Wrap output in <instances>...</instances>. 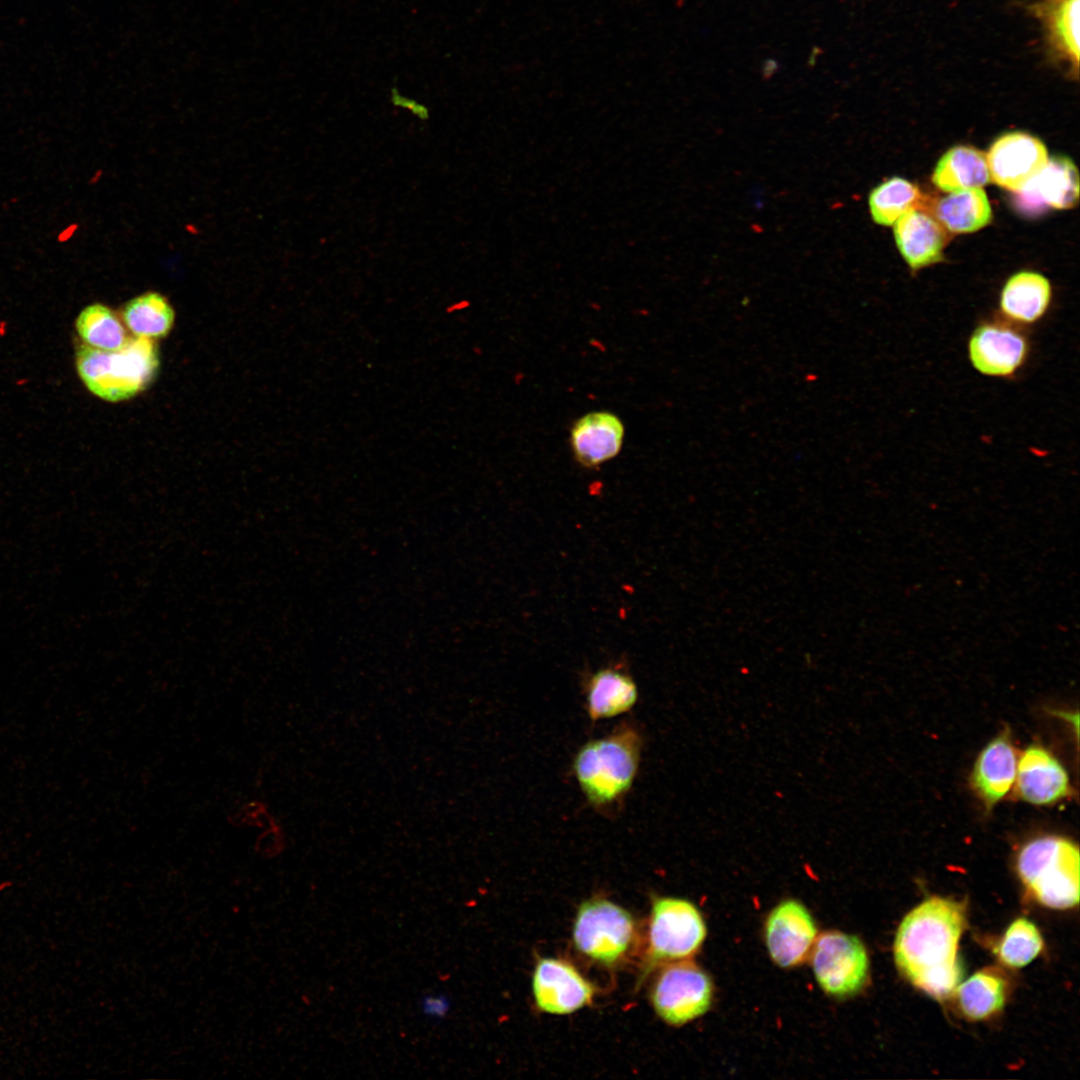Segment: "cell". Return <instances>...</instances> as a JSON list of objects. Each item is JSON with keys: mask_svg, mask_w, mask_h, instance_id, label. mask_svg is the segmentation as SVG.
<instances>
[{"mask_svg": "<svg viewBox=\"0 0 1080 1080\" xmlns=\"http://www.w3.org/2000/svg\"><path fill=\"white\" fill-rule=\"evenodd\" d=\"M1043 938L1037 926L1021 917L1015 919L1005 930L995 953L998 959L1011 968H1021L1032 962L1042 951Z\"/></svg>", "mask_w": 1080, "mask_h": 1080, "instance_id": "27", "label": "cell"}, {"mask_svg": "<svg viewBox=\"0 0 1080 1080\" xmlns=\"http://www.w3.org/2000/svg\"><path fill=\"white\" fill-rule=\"evenodd\" d=\"M650 998L664 1022L679 1026L707 1012L713 998V983L696 963L688 959L674 961L660 971Z\"/></svg>", "mask_w": 1080, "mask_h": 1080, "instance_id": "8", "label": "cell"}, {"mask_svg": "<svg viewBox=\"0 0 1080 1080\" xmlns=\"http://www.w3.org/2000/svg\"><path fill=\"white\" fill-rule=\"evenodd\" d=\"M780 68H781V63L777 59H775L773 57L766 58L763 61L762 67H761L763 78L764 79L771 78L776 72L779 71Z\"/></svg>", "mask_w": 1080, "mask_h": 1080, "instance_id": "31", "label": "cell"}, {"mask_svg": "<svg viewBox=\"0 0 1080 1080\" xmlns=\"http://www.w3.org/2000/svg\"><path fill=\"white\" fill-rule=\"evenodd\" d=\"M822 53H823V49L821 47L814 46L812 48V50H811V53H810L809 57H808L807 65L809 67H814L816 65V63H817V59L819 58L820 55H822Z\"/></svg>", "mask_w": 1080, "mask_h": 1080, "instance_id": "32", "label": "cell"}, {"mask_svg": "<svg viewBox=\"0 0 1080 1080\" xmlns=\"http://www.w3.org/2000/svg\"><path fill=\"white\" fill-rule=\"evenodd\" d=\"M1018 193L1021 207L1029 211L1071 208L1079 197L1077 168L1064 156L1048 159L1040 173Z\"/></svg>", "mask_w": 1080, "mask_h": 1080, "instance_id": "18", "label": "cell"}, {"mask_svg": "<svg viewBox=\"0 0 1080 1080\" xmlns=\"http://www.w3.org/2000/svg\"><path fill=\"white\" fill-rule=\"evenodd\" d=\"M968 358L980 374L993 378H1014L1026 365L1031 341L1024 328L1001 317L980 321L967 343Z\"/></svg>", "mask_w": 1080, "mask_h": 1080, "instance_id": "9", "label": "cell"}, {"mask_svg": "<svg viewBox=\"0 0 1080 1080\" xmlns=\"http://www.w3.org/2000/svg\"><path fill=\"white\" fill-rule=\"evenodd\" d=\"M989 175L997 185L1021 191L1047 164L1044 144L1023 132H1010L999 137L986 156Z\"/></svg>", "mask_w": 1080, "mask_h": 1080, "instance_id": "11", "label": "cell"}, {"mask_svg": "<svg viewBox=\"0 0 1080 1080\" xmlns=\"http://www.w3.org/2000/svg\"><path fill=\"white\" fill-rule=\"evenodd\" d=\"M624 438L625 426L617 414L594 410L574 421L569 432V445L579 465L594 469L618 456Z\"/></svg>", "mask_w": 1080, "mask_h": 1080, "instance_id": "13", "label": "cell"}, {"mask_svg": "<svg viewBox=\"0 0 1080 1080\" xmlns=\"http://www.w3.org/2000/svg\"><path fill=\"white\" fill-rule=\"evenodd\" d=\"M810 956L816 981L830 996H852L867 982V950L854 935L837 930L826 931L816 938Z\"/></svg>", "mask_w": 1080, "mask_h": 1080, "instance_id": "7", "label": "cell"}, {"mask_svg": "<svg viewBox=\"0 0 1080 1080\" xmlns=\"http://www.w3.org/2000/svg\"><path fill=\"white\" fill-rule=\"evenodd\" d=\"M1052 300L1049 280L1043 275L1022 271L1004 284L999 298L1000 317L1022 328L1039 323Z\"/></svg>", "mask_w": 1080, "mask_h": 1080, "instance_id": "17", "label": "cell"}, {"mask_svg": "<svg viewBox=\"0 0 1080 1080\" xmlns=\"http://www.w3.org/2000/svg\"><path fill=\"white\" fill-rule=\"evenodd\" d=\"M391 102L395 106L408 109L420 120H427L429 118V111L426 106L401 95L396 87L391 89Z\"/></svg>", "mask_w": 1080, "mask_h": 1080, "instance_id": "30", "label": "cell"}, {"mask_svg": "<svg viewBox=\"0 0 1080 1080\" xmlns=\"http://www.w3.org/2000/svg\"><path fill=\"white\" fill-rule=\"evenodd\" d=\"M642 746L639 729L622 723L578 749L572 762L573 773L593 808L611 810L625 799L638 774Z\"/></svg>", "mask_w": 1080, "mask_h": 1080, "instance_id": "2", "label": "cell"}, {"mask_svg": "<svg viewBox=\"0 0 1080 1080\" xmlns=\"http://www.w3.org/2000/svg\"><path fill=\"white\" fill-rule=\"evenodd\" d=\"M635 922L621 906L606 899H590L578 908L572 938L576 949L604 965L622 960L632 947Z\"/></svg>", "mask_w": 1080, "mask_h": 1080, "instance_id": "6", "label": "cell"}, {"mask_svg": "<svg viewBox=\"0 0 1080 1080\" xmlns=\"http://www.w3.org/2000/svg\"><path fill=\"white\" fill-rule=\"evenodd\" d=\"M1007 987V981L999 971L987 968L961 981L954 993L962 1014L976 1021L986 1019L1003 1008Z\"/></svg>", "mask_w": 1080, "mask_h": 1080, "instance_id": "22", "label": "cell"}, {"mask_svg": "<svg viewBox=\"0 0 1080 1080\" xmlns=\"http://www.w3.org/2000/svg\"><path fill=\"white\" fill-rule=\"evenodd\" d=\"M1080 0H1039L1032 12L1044 25L1049 46L1077 75L1079 67Z\"/></svg>", "mask_w": 1080, "mask_h": 1080, "instance_id": "20", "label": "cell"}, {"mask_svg": "<svg viewBox=\"0 0 1080 1080\" xmlns=\"http://www.w3.org/2000/svg\"><path fill=\"white\" fill-rule=\"evenodd\" d=\"M451 1007L452 1003L446 992L424 993L418 1000L421 1015L433 1022L445 1020L451 1011Z\"/></svg>", "mask_w": 1080, "mask_h": 1080, "instance_id": "28", "label": "cell"}, {"mask_svg": "<svg viewBox=\"0 0 1080 1080\" xmlns=\"http://www.w3.org/2000/svg\"><path fill=\"white\" fill-rule=\"evenodd\" d=\"M75 327L83 343L98 350H119L129 339L120 317L101 303L85 307L78 315Z\"/></svg>", "mask_w": 1080, "mask_h": 1080, "instance_id": "25", "label": "cell"}, {"mask_svg": "<svg viewBox=\"0 0 1080 1080\" xmlns=\"http://www.w3.org/2000/svg\"><path fill=\"white\" fill-rule=\"evenodd\" d=\"M966 922L964 903L933 896L914 907L898 927L895 963L915 987L934 999L949 998L962 981L958 949Z\"/></svg>", "mask_w": 1080, "mask_h": 1080, "instance_id": "1", "label": "cell"}, {"mask_svg": "<svg viewBox=\"0 0 1080 1080\" xmlns=\"http://www.w3.org/2000/svg\"><path fill=\"white\" fill-rule=\"evenodd\" d=\"M1018 758L1009 729L1000 732L977 756L970 783L987 810L993 808L1014 786Z\"/></svg>", "mask_w": 1080, "mask_h": 1080, "instance_id": "15", "label": "cell"}, {"mask_svg": "<svg viewBox=\"0 0 1080 1080\" xmlns=\"http://www.w3.org/2000/svg\"><path fill=\"white\" fill-rule=\"evenodd\" d=\"M1079 849L1060 835H1043L1018 851L1016 871L1027 892L1041 905L1069 909L1079 902Z\"/></svg>", "mask_w": 1080, "mask_h": 1080, "instance_id": "4", "label": "cell"}, {"mask_svg": "<svg viewBox=\"0 0 1080 1080\" xmlns=\"http://www.w3.org/2000/svg\"><path fill=\"white\" fill-rule=\"evenodd\" d=\"M933 183L946 192L981 188L990 181L986 156L970 146H956L939 160Z\"/></svg>", "mask_w": 1080, "mask_h": 1080, "instance_id": "21", "label": "cell"}, {"mask_svg": "<svg viewBox=\"0 0 1080 1080\" xmlns=\"http://www.w3.org/2000/svg\"><path fill=\"white\" fill-rule=\"evenodd\" d=\"M935 215L939 223L954 233H970L987 225L992 218L991 206L981 188L958 192L938 201Z\"/></svg>", "mask_w": 1080, "mask_h": 1080, "instance_id": "24", "label": "cell"}, {"mask_svg": "<svg viewBox=\"0 0 1080 1080\" xmlns=\"http://www.w3.org/2000/svg\"><path fill=\"white\" fill-rule=\"evenodd\" d=\"M121 320L135 337L154 340L171 331L175 311L164 295L148 291L125 303Z\"/></svg>", "mask_w": 1080, "mask_h": 1080, "instance_id": "23", "label": "cell"}, {"mask_svg": "<svg viewBox=\"0 0 1080 1080\" xmlns=\"http://www.w3.org/2000/svg\"><path fill=\"white\" fill-rule=\"evenodd\" d=\"M76 368L97 397L117 402L144 391L159 368V352L154 340L131 337L116 351H103L85 344L76 351Z\"/></svg>", "mask_w": 1080, "mask_h": 1080, "instance_id": "3", "label": "cell"}, {"mask_svg": "<svg viewBox=\"0 0 1080 1080\" xmlns=\"http://www.w3.org/2000/svg\"><path fill=\"white\" fill-rule=\"evenodd\" d=\"M706 937V924L698 908L676 897H657L649 918L645 972L660 964L692 957Z\"/></svg>", "mask_w": 1080, "mask_h": 1080, "instance_id": "5", "label": "cell"}, {"mask_svg": "<svg viewBox=\"0 0 1080 1080\" xmlns=\"http://www.w3.org/2000/svg\"><path fill=\"white\" fill-rule=\"evenodd\" d=\"M1017 796L1033 805H1049L1070 793L1068 773L1059 759L1039 744L1028 746L1018 758Z\"/></svg>", "mask_w": 1080, "mask_h": 1080, "instance_id": "14", "label": "cell"}, {"mask_svg": "<svg viewBox=\"0 0 1080 1080\" xmlns=\"http://www.w3.org/2000/svg\"><path fill=\"white\" fill-rule=\"evenodd\" d=\"M921 193L913 183L894 177L878 187L869 196L873 220L884 226L892 225L910 209L920 204Z\"/></svg>", "mask_w": 1080, "mask_h": 1080, "instance_id": "26", "label": "cell"}, {"mask_svg": "<svg viewBox=\"0 0 1080 1080\" xmlns=\"http://www.w3.org/2000/svg\"><path fill=\"white\" fill-rule=\"evenodd\" d=\"M257 852L263 857H274L284 848V838L278 827L264 830L258 837Z\"/></svg>", "mask_w": 1080, "mask_h": 1080, "instance_id": "29", "label": "cell"}, {"mask_svg": "<svg viewBox=\"0 0 1080 1080\" xmlns=\"http://www.w3.org/2000/svg\"><path fill=\"white\" fill-rule=\"evenodd\" d=\"M816 938L815 921L797 900L780 902L766 919L765 944L771 959L782 968L802 964L810 956Z\"/></svg>", "mask_w": 1080, "mask_h": 1080, "instance_id": "10", "label": "cell"}, {"mask_svg": "<svg viewBox=\"0 0 1080 1080\" xmlns=\"http://www.w3.org/2000/svg\"><path fill=\"white\" fill-rule=\"evenodd\" d=\"M894 236L904 260L913 270L941 261L948 241L939 221L919 208L910 209L896 220Z\"/></svg>", "mask_w": 1080, "mask_h": 1080, "instance_id": "16", "label": "cell"}, {"mask_svg": "<svg viewBox=\"0 0 1080 1080\" xmlns=\"http://www.w3.org/2000/svg\"><path fill=\"white\" fill-rule=\"evenodd\" d=\"M537 1007L546 1013L566 1015L588 1005L594 989L570 963L556 958L538 960L532 976Z\"/></svg>", "mask_w": 1080, "mask_h": 1080, "instance_id": "12", "label": "cell"}, {"mask_svg": "<svg viewBox=\"0 0 1080 1080\" xmlns=\"http://www.w3.org/2000/svg\"><path fill=\"white\" fill-rule=\"evenodd\" d=\"M585 709L593 722L620 716L638 701V687L621 668L609 666L595 671L585 683Z\"/></svg>", "mask_w": 1080, "mask_h": 1080, "instance_id": "19", "label": "cell"}]
</instances>
